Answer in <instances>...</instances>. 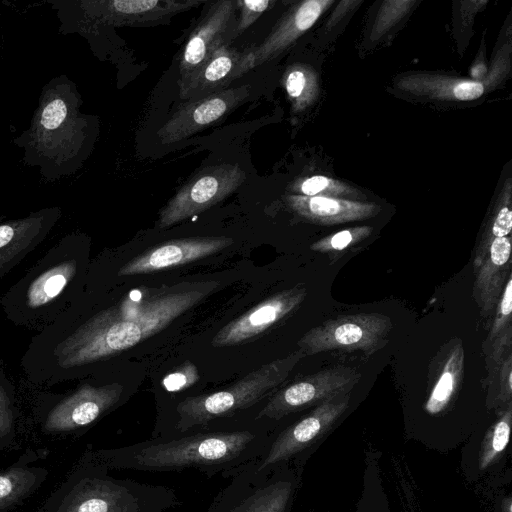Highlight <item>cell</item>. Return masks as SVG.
I'll list each match as a JSON object with an SVG mask.
<instances>
[{
  "instance_id": "1",
  "label": "cell",
  "mask_w": 512,
  "mask_h": 512,
  "mask_svg": "<svg viewBox=\"0 0 512 512\" xmlns=\"http://www.w3.org/2000/svg\"><path fill=\"white\" fill-rule=\"evenodd\" d=\"M218 281L140 287L111 303L95 305L82 292L51 324L38 331L21 357L32 384L77 380L105 361L159 333L204 300Z\"/></svg>"
},
{
  "instance_id": "2",
  "label": "cell",
  "mask_w": 512,
  "mask_h": 512,
  "mask_svg": "<svg viewBox=\"0 0 512 512\" xmlns=\"http://www.w3.org/2000/svg\"><path fill=\"white\" fill-rule=\"evenodd\" d=\"M274 434L258 427L214 428L172 437L151 438L102 451L106 468L143 472H182L194 469L207 477H226L260 458Z\"/></svg>"
},
{
  "instance_id": "3",
  "label": "cell",
  "mask_w": 512,
  "mask_h": 512,
  "mask_svg": "<svg viewBox=\"0 0 512 512\" xmlns=\"http://www.w3.org/2000/svg\"><path fill=\"white\" fill-rule=\"evenodd\" d=\"M76 84L61 74L41 89L29 127L14 145L25 165L36 167L47 182L74 174L88 157L96 138L95 118L81 111Z\"/></svg>"
},
{
  "instance_id": "4",
  "label": "cell",
  "mask_w": 512,
  "mask_h": 512,
  "mask_svg": "<svg viewBox=\"0 0 512 512\" xmlns=\"http://www.w3.org/2000/svg\"><path fill=\"white\" fill-rule=\"evenodd\" d=\"M88 243L79 233L64 235L0 297L13 325L42 330L84 291Z\"/></svg>"
},
{
  "instance_id": "5",
  "label": "cell",
  "mask_w": 512,
  "mask_h": 512,
  "mask_svg": "<svg viewBox=\"0 0 512 512\" xmlns=\"http://www.w3.org/2000/svg\"><path fill=\"white\" fill-rule=\"evenodd\" d=\"M304 357L298 349L262 365L228 387L184 398L175 406V419L164 437L206 430L218 420L255 406L272 395Z\"/></svg>"
},
{
  "instance_id": "6",
  "label": "cell",
  "mask_w": 512,
  "mask_h": 512,
  "mask_svg": "<svg viewBox=\"0 0 512 512\" xmlns=\"http://www.w3.org/2000/svg\"><path fill=\"white\" fill-rule=\"evenodd\" d=\"M253 462L225 477L231 478L230 482L204 512H286L293 485L285 466L259 472Z\"/></svg>"
},
{
  "instance_id": "7",
  "label": "cell",
  "mask_w": 512,
  "mask_h": 512,
  "mask_svg": "<svg viewBox=\"0 0 512 512\" xmlns=\"http://www.w3.org/2000/svg\"><path fill=\"white\" fill-rule=\"evenodd\" d=\"M123 384L82 381L62 394L42 393L43 426L49 432H66L91 425L114 409L123 397Z\"/></svg>"
},
{
  "instance_id": "8",
  "label": "cell",
  "mask_w": 512,
  "mask_h": 512,
  "mask_svg": "<svg viewBox=\"0 0 512 512\" xmlns=\"http://www.w3.org/2000/svg\"><path fill=\"white\" fill-rule=\"evenodd\" d=\"M392 326L391 319L380 313L342 315L307 331L298 346L305 356L333 350L370 355L384 345Z\"/></svg>"
},
{
  "instance_id": "9",
  "label": "cell",
  "mask_w": 512,
  "mask_h": 512,
  "mask_svg": "<svg viewBox=\"0 0 512 512\" xmlns=\"http://www.w3.org/2000/svg\"><path fill=\"white\" fill-rule=\"evenodd\" d=\"M245 179V171L238 164L223 163L206 167L163 206L157 228H168L211 208L234 193Z\"/></svg>"
},
{
  "instance_id": "10",
  "label": "cell",
  "mask_w": 512,
  "mask_h": 512,
  "mask_svg": "<svg viewBox=\"0 0 512 512\" xmlns=\"http://www.w3.org/2000/svg\"><path fill=\"white\" fill-rule=\"evenodd\" d=\"M360 378V372L345 366L327 368L302 377L275 392L253 420L280 421L290 414L350 393Z\"/></svg>"
},
{
  "instance_id": "11",
  "label": "cell",
  "mask_w": 512,
  "mask_h": 512,
  "mask_svg": "<svg viewBox=\"0 0 512 512\" xmlns=\"http://www.w3.org/2000/svg\"><path fill=\"white\" fill-rule=\"evenodd\" d=\"M350 393L328 399L276 433L265 453L253 462L259 472L283 467L324 434L349 406Z\"/></svg>"
},
{
  "instance_id": "12",
  "label": "cell",
  "mask_w": 512,
  "mask_h": 512,
  "mask_svg": "<svg viewBox=\"0 0 512 512\" xmlns=\"http://www.w3.org/2000/svg\"><path fill=\"white\" fill-rule=\"evenodd\" d=\"M83 16L99 25L147 27L164 25L177 14L203 3L201 0H82Z\"/></svg>"
},
{
  "instance_id": "13",
  "label": "cell",
  "mask_w": 512,
  "mask_h": 512,
  "mask_svg": "<svg viewBox=\"0 0 512 512\" xmlns=\"http://www.w3.org/2000/svg\"><path fill=\"white\" fill-rule=\"evenodd\" d=\"M250 95V85L227 88L203 98L183 102L158 130L161 144H174L219 122Z\"/></svg>"
},
{
  "instance_id": "14",
  "label": "cell",
  "mask_w": 512,
  "mask_h": 512,
  "mask_svg": "<svg viewBox=\"0 0 512 512\" xmlns=\"http://www.w3.org/2000/svg\"><path fill=\"white\" fill-rule=\"evenodd\" d=\"M236 10V0H219L210 4L183 47L179 62L180 78L197 69L216 49L234 40Z\"/></svg>"
},
{
  "instance_id": "15",
  "label": "cell",
  "mask_w": 512,
  "mask_h": 512,
  "mask_svg": "<svg viewBox=\"0 0 512 512\" xmlns=\"http://www.w3.org/2000/svg\"><path fill=\"white\" fill-rule=\"evenodd\" d=\"M306 295L300 286L273 294L222 327L212 338V346H232L260 335L295 311Z\"/></svg>"
},
{
  "instance_id": "16",
  "label": "cell",
  "mask_w": 512,
  "mask_h": 512,
  "mask_svg": "<svg viewBox=\"0 0 512 512\" xmlns=\"http://www.w3.org/2000/svg\"><path fill=\"white\" fill-rule=\"evenodd\" d=\"M61 216L52 206L0 222V279L42 244Z\"/></svg>"
},
{
  "instance_id": "17",
  "label": "cell",
  "mask_w": 512,
  "mask_h": 512,
  "mask_svg": "<svg viewBox=\"0 0 512 512\" xmlns=\"http://www.w3.org/2000/svg\"><path fill=\"white\" fill-rule=\"evenodd\" d=\"M232 244L233 239L226 236L170 240L132 258L118 269L117 276H135L177 267L220 252Z\"/></svg>"
},
{
  "instance_id": "18",
  "label": "cell",
  "mask_w": 512,
  "mask_h": 512,
  "mask_svg": "<svg viewBox=\"0 0 512 512\" xmlns=\"http://www.w3.org/2000/svg\"><path fill=\"white\" fill-rule=\"evenodd\" d=\"M332 1L309 0L288 11L278 21L264 41L244 53L237 67L236 79L251 69L264 64L287 49L300 35L313 26L327 5Z\"/></svg>"
},
{
  "instance_id": "19",
  "label": "cell",
  "mask_w": 512,
  "mask_h": 512,
  "mask_svg": "<svg viewBox=\"0 0 512 512\" xmlns=\"http://www.w3.org/2000/svg\"><path fill=\"white\" fill-rule=\"evenodd\" d=\"M241 58V52L229 45H222L192 73L179 79L180 98L190 102L227 89L236 79Z\"/></svg>"
},
{
  "instance_id": "20",
  "label": "cell",
  "mask_w": 512,
  "mask_h": 512,
  "mask_svg": "<svg viewBox=\"0 0 512 512\" xmlns=\"http://www.w3.org/2000/svg\"><path fill=\"white\" fill-rule=\"evenodd\" d=\"M476 278L473 296L483 314H490L497 306L511 273V239L495 238L483 259L474 266Z\"/></svg>"
},
{
  "instance_id": "21",
  "label": "cell",
  "mask_w": 512,
  "mask_h": 512,
  "mask_svg": "<svg viewBox=\"0 0 512 512\" xmlns=\"http://www.w3.org/2000/svg\"><path fill=\"white\" fill-rule=\"evenodd\" d=\"M287 205L296 214L321 225H333L370 218L378 213V206L324 196L292 194L285 197Z\"/></svg>"
},
{
  "instance_id": "22",
  "label": "cell",
  "mask_w": 512,
  "mask_h": 512,
  "mask_svg": "<svg viewBox=\"0 0 512 512\" xmlns=\"http://www.w3.org/2000/svg\"><path fill=\"white\" fill-rule=\"evenodd\" d=\"M464 364V349L457 344L449 353L441 374L435 383L425 409L430 414L442 412L450 403L460 383Z\"/></svg>"
},
{
  "instance_id": "23",
  "label": "cell",
  "mask_w": 512,
  "mask_h": 512,
  "mask_svg": "<svg viewBox=\"0 0 512 512\" xmlns=\"http://www.w3.org/2000/svg\"><path fill=\"white\" fill-rule=\"evenodd\" d=\"M496 317L490 330L489 340L492 357L499 363L505 349L510 348L512 340V274L508 277L497 304Z\"/></svg>"
},
{
  "instance_id": "24",
  "label": "cell",
  "mask_w": 512,
  "mask_h": 512,
  "mask_svg": "<svg viewBox=\"0 0 512 512\" xmlns=\"http://www.w3.org/2000/svg\"><path fill=\"white\" fill-rule=\"evenodd\" d=\"M284 85L294 110L303 109L312 100L314 79L311 72L304 67L295 66L287 70Z\"/></svg>"
},
{
  "instance_id": "25",
  "label": "cell",
  "mask_w": 512,
  "mask_h": 512,
  "mask_svg": "<svg viewBox=\"0 0 512 512\" xmlns=\"http://www.w3.org/2000/svg\"><path fill=\"white\" fill-rule=\"evenodd\" d=\"M372 232V227L361 226L339 231L335 234L322 238L311 245V250L318 253H337L355 245Z\"/></svg>"
},
{
  "instance_id": "26",
  "label": "cell",
  "mask_w": 512,
  "mask_h": 512,
  "mask_svg": "<svg viewBox=\"0 0 512 512\" xmlns=\"http://www.w3.org/2000/svg\"><path fill=\"white\" fill-rule=\"evenodd\" d=\"M15 418V389L0 357V439L12 432Z\"/></svg>"
},
{
  "instance_id": "27",
  "label": "cell",
  "mask_w": 512,
  "mask_h": 512,
  "mask_svg": "<svg viewBox=\"0 0 512 512\" xmlns=\"http://www.w3.org/2000/svg\"><path fill=\"white\" fill-rule=\"evenodd\" d=\"M511 406L508 407L503 416L494 425L489 447L482 459V466L488 465L498 454L505 450L510 437Z\"/></svg>"
},
{
  "instance_id": "28",
  "label": "cell",
  "mask_w": 512,
  "mask_h": 512,
  "mask_svg": "<svg viewBox=\"0 0 512 512\" xmlns=\"http://www.w3.org/2000/svg\"><path fill=\"white\" fill-rule=\"evenodd\" d=\"M239 16L234 30V39L251 26L267 9L275 4L274 0H236Z\"/></svg>"
},
{
  "instance_id": "29",
  "label": "cell",
  "mask_w": 512,
  "mask_h": 512,
  "mask_svg": "<svg viewBox=\"0 0 512 512\" xmlns=\"http://www.w3.org/2000/svg\"><path fill=\"white\" fill-rule=\"evenodd\" d=\"M199 372L194 363L185 361L178 368L165 375L162 379V386L166 391H183L199 380Z\"/></svg>"
},
{
  "instance_id": "30",
  "label": "cell",
  "mask_w": 512,
  "mask_h": 512,
  "mask_svg": "<svg viewBox=\"0 0 512 512\" xmlns=\"http://www.w3.org/2000/svg\"><path fill=\"white\" fill-rule=\"evenodd\" d=\"M16 472L0 475V504L14 500L18 494L23 492L24 474Z\"/></svg>"
},
{
  "instance_id": "31",
  "label": "cell",
  "mask_w": 512,
  "mask_h": 512,
  "mask_svg": "<svg viewBox=\"0 0 512 512\" xmlns=\"http://www.w3.org/2000/svg\"><path fill=\"white\" fill-rule=\"evenodd\" d=\"M498 379L500 397L504 401L509 400L512 394V355L510 353L500 366Z\"/></svg>"
},
{
  "instance_id": "32",
  "label": "cell",
  "mask_w": 512,
  "mask_h": 512,
  "mask_svg": "<svg viewBox=\"0 0 512 512\" xmlns=\"http://www.w3.org/2000/svg\"><path fill=\"white\" fill-rule=\"evenodd\" d=\"M331 183L332 181L325 176H313L301 182L299 191L304 196H317V194L326 190Z\"/></svg>"
}]
</instances>
